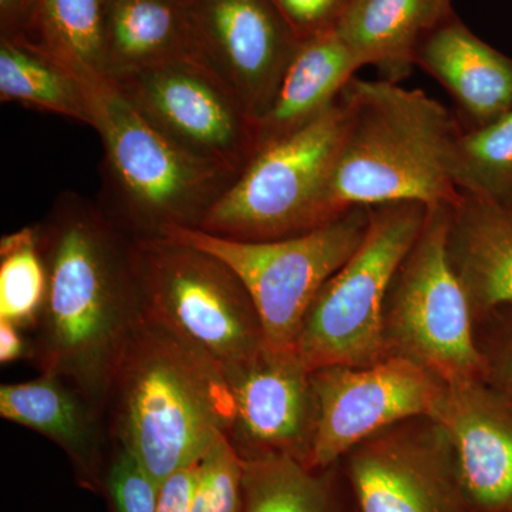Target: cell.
<instances>
[{
    "mask_svg": "<svg viewBox=\"0 0 512 512\" xmlns=\"http://www.w3.org/2000/svg\"><path fill=\"white\" fill-rule=\"evenodd\" d=\"M299 43L338 30L353 0H266Z\"/></svg>",
    "mask_w": 512,
    "mask_h": 512,
    "instance_id": "30",
    "label": "cell"
},
{
    "mask_svg": "<svg viewBox=\"0 0 512 512\" xmlns=\"http://www.w3.org/2000/svg\"><path fill=\"white\" fill-rule=\"evenodd\" d=\"M429 207L390 202L372 208L365 239L323 285L303 318L295 350L313 370L383 360L380 323L394 272L419 237Z\"/></svg>",
    "mask_w": 512,
    "mask_h": 512,
    "instance_id": "7",
    "label": "cell"
},
{
    "mask_svg": "<svg viewBox=\"0 0 512 512\" xmlns=\"http://www.w3.org/2000/svg\"><path fill=\"white\" fill-rule=\"evenodd\" d=\"M198 56L259 121L299 42L266 0H187Z\"/></svg>",
    "mask_w": 512,
    "mask_h": 512,
    "instance_id": "14",
    "label": "cell"
},
{
    "mask_svg": "<svg viewBox=\"0 0 512 512\" xmlns=\"http://www.w3.org/2000/svg\"><path fill=\"white\" fill-rule=\"evenodd\" d=\"M316 429L308 467L328 468L397 421L436 413L447 383L409 360L387 357L366 366L312 372Z\"/></svg>",
    "mask_w": 512,
    "mask_h": 512,
    "instance_id": "12",
    "label": "cell"
},
{
    "mask_svg": "<svg viewBox=\"0 0 512 512\" xmlns=\"http://www.w3.org/2000/svg\"><path fill=\"white\" fill-rule=\"evenodd\" d=\"M36 229L47 272L43 373L100 393L141 315L134 237L72 191L57 198Z\"/></svg>",
    "mask_w": 512,
    "mask_h": 512,
    "instance_id": "1",
    "label": "cell"
},
{
    "mask_svg": "<svg viewBox=\"0 0 512 512\" xmlns=\"http://www.w3.org/2000/svg\"><path fill=\"white\" fill-rule=\"evenodd\" d=\"M104 493L114 512H157L160 485L126 447L117 448L104 476Z\"/></svg>",
    "mask_w": 512,
    "mask_h": 512,
    "instance_id": "29",
    "label": "cell"
},
{
    "mask_svg": "<svg viewBox=\"0 0 512 512\" xmlns=\"http://www.w3.org/2000/svg\"><path fill=\"white\" fill-rule=\"evenodd\" d=\"M0 100L93 127L89 86L29 43L0 39Z\"/></svg>",
    "mask_w": 512,
    "mask_h": 512,
    "instance_id": "23",
    "label": "cell"
},
{
    "mask_svg": "<svg viewBox=\"0 0 512 512\" xmlns=\"http://www.w3.org/2000/svg\"><path fill=\"white\" fill-rule=\"evenodd\" d=\"M453 13V0H353L336 32L360 66L399 83L421 42Z\"/></svg>",
    "mask_w": 512,
    "mask_h": 512,
    "instance_id": "19",
    "label": "cell"
},
{
    "mask_svg": "<svg viewBox=\"0 0 512 512\" xmlns=\"http://www.w3.org/2000/svg\"><path fill=\"white\" fill-rule=\"evenodd\" d=\"M340 136L338 100L309 126L259 148L197 229L238 241H275L328 224L325 194Z\"/></svg>",
    "mask_w": 512,
    "mask_h": 512,
    "instance_id": "6",
    "label": "cell"
},
{
    "mask_svg": "<svg viewBox=\"0 0 512 512\" xmlns=\"http://www.w3.org/2000/svg\"><path fill=\"white\" fill-rule=\"evenodd\" d=\"M107 387L116 394L120 446L158 485L197 466L234 421V399L220 367L141 315Z\"/></svg>",
    "mask_w": 512,
    "mask_h": 512,
    "instance_id": "3",
    "label": "cell"
},
{
    "mask_svg": "<svg viewBox=\"0 0 512 512\" xmlns=\"http://www.w3.org/2000/svg\"><path fill=\"white\" fill-rule=\"evenodd\" d=\"M355 512H476L456 451L431 416L397 421L339 461Z\"/></svg>",
    "mask_w": 512,
    "mask_h": 512,
    "instance_id": "11",
    "label": "cell"
},
{
    "mask_svg": "<svg viewBox=\"0 0 512 512\" xmlns=\"http://www.w3.org/2000/svg\"><path fill=\"white\" fill-rule=\"evenodd\" d=\"M143 318L173 333L222 373L261 352L264 326L248 289L220 259L167 237H134Z\"/></svg>",
    "mask_w": 512,
    "mask_h": 512,
    "instance_id": "5",
    "label": "cell"
},
{
    "mask_svg": "<svg viewBox=\"0 0 512 512\" xmlns=\"http://www.w3.org/2000/svg\"><path fill=\"white\" fill-rule=\"evenodd\" d=\"M86 84L109 79L104 53V0H40L26 40Z\"/></svg>",
    "mask_w": 512,
    "mask_h": 512,
    "instance_id": "24",
    "label": "cell"
},
{
    "mask_svg": "<svg viewBox=\"0 0 512 512\" xmlns=\"http://www.w3.org/2000/svg\"><path fill=\"white\" fill-rule=\"evenodd\" d=\"M3 419L28 427L55 441L72 458L84 487L104 493L103 464L89 410L63 377L43 373L30 382L0 389Z\"/></svg>",
    "mask_w": 512,
    "mask_h": 512,
    "instance_id": "21",
    "label": "cell"
},
{
    "mask_svg": "<svg viewBox=\"0 0 512 512\" xmlns=\"http://www.w3.org/2000/svg\"><path fill=\"white\" fill-rule=\"evenodd\" d=\"M197 477L198 464L171 474L160 485L157 512H191Z\"/></svg>",
    "mask_w": 512,
    "mask_h": 512,
    "instance_id": "31",
    "label": "cell"
},
{
    "mask_svg": "<svg viewBox=\"0 0 512 512\" xmlns=\"http://www.w3.org/2000/svg\"><path fill=\"white\" fill-rule=\"evenodd\" d=\"M483 379L512 403V303L474 319Z\"/></svg>",
    "mask_w": 512,
    "mask_h": 512,
    "instance_id": "28",
    "label": "cell"
},
{
    "mask_svg": "<svg viewBox=\"0 0 512 512\" xmlns=\"http://www.w3.org/2000/svg\"><path fill=\"white\" fill-rule=\"evenodd\" d=\"M29 346L22 335V329L13 323L0 320V362H16L28 356Z\"/></svg>",
    "mask_w": 512,
    "mask_h": 512,
    "instance_id": "33",
    "label": "cell"
},
{
    "mask_svg": "<svg viewBox=\"0 0 512 512\" xmlns=\"http://www.w3.org/2000/svg\"><path fill=\"white\" fill-rule=\"evenodd\" d=\"M448 207H431L383 302V357L409 360L446 383L483 379L466 292L447 255Z\"/></svg>",
    "mask_w": 512,
    "mask_h": 512,
    "instance_id": "8",
    "label": "cell"
},
{
    "mask_svg": "<svg viewBox=\"0 0 512 512\" xmlns=\"http://www.w3.org/2000/svg\"><path fill=\"white\" fill-rule=\"evenodd\" d=\"M87 86L104 150L101 210L133 237L200 227L237 177L165 137L109 79Z\"/></svg>",
    "mask_w": 512,
    "mask_h": 512,
    "instance_id": "4",
    "label": "cell"
},
{
    "mask_svg": "<svg viewBox=\"0 0 512 512\" xmlns=\"http://www.w3.org/2000/svg\"><path fill=\"white\" fill-rule=\"evenodd\" d=\"M110 82L165 137L235 177L259 150L258 120L198 57L174 60Z\"/></svg>",
    "mask_w": 512,
    "mask_h": 512,
    "instance_id": "10",
    "label": "cell"
},
{
    "mask_svg": "<svg viewBox=\"0 0 512 512\" xmlns=\"http://www.w3.org/2000/svg\"><path fill=\"white\" fill-rule=\"evenodd\" d=\"M451 173L458 190L512 205V110L485 126L461 127Z\"/></svg>",
    "mask_w": 512,
    "mask_h": 512,
    "instance_id": "25",
    "label": "cell"
},
{
    "mask_svg": "<svg viewBox=\"0 0 512 512\" xmlns=\"http://www.w3.org/2000/svg\"><path fill=\"white\" fill-rule=\"evenodd\" d=\"M40 0H0V39L26 40L35 25Z\"/></svg>",
    "mask_w": 512,
    "mask_h": 512,
    "instance_id": "32",
    "label": "cell"
},
{
    "mask_svg": "<svg viewBox=\"0 0 512 512\" xmlns=\"http://www.w3.org/2000/svg\"><path fill=\"white\" fill-rule=\"evenodd\" d=\"M372 208L353 207L305 234L238 241L197 228L171 227L160 237L214 255L241 279L254 301L268 346L295 349L303 318L323 285L362 244Z\"/></svg>",
    "mask_w": 512,
    "mask_h": 512,
    "instance_id": "9",
    "label": "cell"
},
{
    "mask_svg": "<svg viewBox=\"0 0 512 512\" xmlns=\"http://www.w3.org/2000/svg\"><path fill=\"white\" fill-rule=\"evenodd\" d=\"M244 460V512H355L339 463L311 468L289 457Z\"/></svg>",
    "mask_w": 512,
    "mask_h": 512,
    "instance_id": "22",
    "label": "cell"
},
{
    "mask_svg": "<svg viewBox=\"0 0 512 512\" xmlns=\"http://www.w3.org/2000/svg\"><path fill=\"white\" fill-rule=\"evenodd\" d=\"M104 53L109 80L200 59L185 3L178 0H104Z\"/></svg>",
    "mask_w": 512,
    "mask_h": 512,
    "instance_id": "20",
    "label": "cell"
},
{
    "mask_svg": "<svg viewBox=\"0 0 512 512\" xmlns=\"http://www.w3.org/2000/svg\"><path fill=\"white\" fill-rule=\"evenodd\" d=\"M360 69L338 32L299 43L274 100L258 121L259 148L319 119Z\"/></svg>",
    "mask_w": 512,
    "mask_h": 512,
    "instance_id": "18",
    "label": "cell"
},
{
    "mask_svg": "<svg viewBox=\"0 0 512 512\" xmlns=\"http://www.w3.org/2000/svg\"><path fill=\"white\" fill-rule=\"evenodd\" d=\"M224 376L234 399L228 437L239 456L289 457L308 466L316 397L312 372L296 350L266 345Z\"/></svg>",
    "mask_w": 512,
    "mask_h": 512,
    "instance_id": "13",
    "label": "cell"
},
{
    "mask_svg": "<svg viewBox=\"0 0 512 512\" xmlns=\"http://www.w3.org/2000/svg\"><path fill=\"white\" fill-rule=\"evenodd\" d=\"M447 255L474 319L512 303V205L460 191L448 207Z\"/></svg>",
    "mask_w": 512,
    "mask_h": 512,
    "instance_id": "17",
    "label": "cell"
},
{
    "mask_svg": "<svg viewBox=\"0 0 512 512\" xmlns=\"http://www.w3.org/2000/svg\"><path fill=\"white\" fill-rule=\"evenodd\" d=\"M47 272L36 227H26L0 241V320L28 328L42 316Z\"/></svg>",
    "mask_w": 512,
    "mask_h": 512,
    "instance_id": "26",
    "label": "cell"
},
{
    "mask_svg": "<svg viewBox=\"0 0 512 512\" xmlns=\"http://www.w3.org/2000/svg\"><path fill=\"white\" fill-rule=\"evenodd\" d=\"M339 104L342 136L325 194L329 221L353 207H451L458 200L451 173L461 131L456 114L421 90L384 79L355 77Z\"/></svg>",
    "mask_w": 512,
    "mask_h": 512,
    "instance_id": "2",
    "label": "cell"
},
{
    "mask_svg": "<svg viewBox=\"0 0 512 512\" xmlns=\"http://www.w3.org/2000/svg\"><path fill=\"white\" fill-rule=\"evenodd\" d=\"M434 419L476 512H512V403L484 379L447 383Z\"/></svg>",
    "mask_w": 512,
    "mask_h": 512,
    "instance_id": "15",
    "label": "cell"
},
{
    "mask_svg": "<svg viewBox=\"0 0 512 512\" xmlns=\"http://www.w3.org/2000/svg\"><path fill=\"white\" fill-rule=\"evenodd\" d=\"M414 66L446 89L466 130L512 110V57L480 39L456 13L421 42Z\"/></svg>",
    "mask_w": 512,
    "mask_h": 512,
    "instance_id": "16",
    "label": "cell"
},
{
    "mask_svg": "<svg viewBox=\"0 0 512 512\" xmlns=\"http://www.w3.org/2000/svg\"><path fill=\"white\" fill-rule=\"evenodd\" d=\"M191 512H244V460L225 433L198 463Z\"/></svg>",
    "mask_w": 512,
    "mask_h": 512,
    "instance_id": "27",
    "label": "cell"
},
{
    "mask_svg": "<svg viewBox=\"0 0 512 512\" xmlns=\"http://www.w3.org/2000/svg\"><path fill=\"white\" fill-rule=\"evenodd\" d=\"M178 2L185 3L187 0H178Z\"/></svg>",
    "mask_w": 512,
    "mask_h": 512,
    "instance_id": "34",
    "label": "cell"
}]
</instances>
